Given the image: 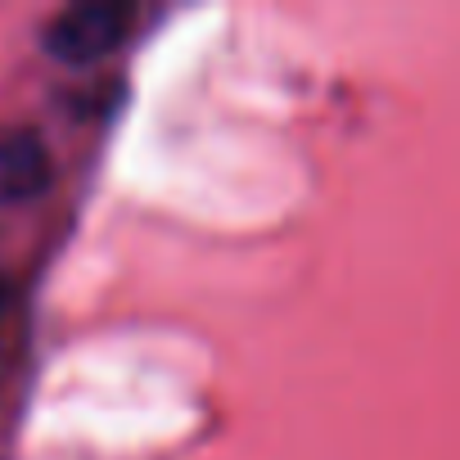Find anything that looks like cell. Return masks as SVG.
<instances>
[{"label": "cell", "mask_w": 460, "mask_h": 460, "mask_svg": "<svg viewBox=\"0 0 460 460\" xmlns=\"http://www.w3.org/2000/svg\"><path fill=\"white\" fill-rule=\"evenodd\" d=\"M131 19H136L131 5H118V0H82V5H68L46 23L41 46L55 64L91 68L127 41Z\"/></svg>", "instance_id": "obj_1"}, {"label": "cell", "mask_w": 460, "mask_h": 460, "mask_svg": "<svg viewBox=\"0 0 460 460\" xmlns=\"http://www.w3.org/2000/svg\"><path fill=\"white\" fill-rule=\"evenodd\" d=\"M50 176H55V158L32 127H0V208L46 194Z\"/></svg>", "instance_id": "obj_2"}]
</instances>
